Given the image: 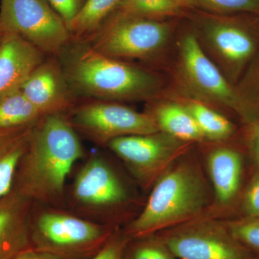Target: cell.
I'll return each mask as SVG.
<instances>
[{
  "label": "cell",
  "instance_id": "603a6c76",
  "mask_svg": "<svg viewBox=\"0 0 259 259\" xmlns=\"http://www.w3.org/2000/svg\"><path fill=\"white\" fill-rule=\"evenodd\" d=\"M116 10L122 14L157 20L180 16L183 11L172 0H121Z\"/></svg>",
  "mask_w": 259,
  "mask_h": 259
},
{
  "label": "cell",
  "instance_id": "83f0119b",
  "mask_svg": "<svg viewBox=\"0 0 259 259\" xmlns=\"http://www.w3.org/2000/svg\"><path fill=\"white\" fill-rule=\"evenodd\" d=\"M88 0H47L58 15L62 18L68 28L79 14Z\"/></svg>",
  "mask_w": 259,
  "mask_h": 259
},
{
  "label": "cell",
  "instance_id": "6da1fadb",
  "mask_svg": "<svg viewBox=\"0 0 259 259\" xmlns=\"http://www.w3.org/2000/svg\"><path fill=\"white\" fill-rule=\"evenodd\" d=\"M83 156L76 130L63 114L44 116L32 129L13 189L32 202H56Z\"/></svg>",
  "mask_w": 259,
  "mask_h": 259
},
{
  "label": "cell",
  "instance_id": "30bf717a",
  "mask_svg": "<svg viewBox=\"0 0 259 259\" xmlns=\"http://www.w3.org/2000/svg\"><path fill=\"white\" fill-rule=\"evenodd\" d=\"M181 63L185 79L192 90L207 100L231 107L238 113L236 88L207 57L192 34L186 35L181 44Z\"/></svg>",
  "mask_w": 259,
  "mask_h": 259
},
{
  "label": "cell",
  "instance_id": "8992f818",
  "mask_svg": "<svg viewBox=\"0 0 259 259\" xmlns=\"http://www.w3.org/2000/svg\"><path fill=\"white\" fill-rule=\"evenodd\" d=\"M0 32L16 34L44 54L57 55L72 40L64 20L44 0H1Z\"/></svg>",
  "mask_w": 259,
  "mask_h": 259
},
{
  "label": "cell",
  "instance_id": "3957f363",
  "mask_svg": "<svg viewBox=\"0 0 259 259\" xmlns=\"http://www.w3.org/2000/svg\"><path fill=\"white\" fill-rule=\"evenodd\" d=\"M207 202V187L200 174L190 163H180L158 180L144 210L130 224L126 234L134 239L179 226L198 215Z\"/></svg>",
  "mask_w": 259,
  "mask_h": 259
},
{
  "label": "cell",
  "instance_id": "7c38bea8",
  "mask_svg": "<svg viewBox=\"0 0 259 259\" xmlns=\"http://www.w3.org/2000/svg\"><path fill=\"white\" fill-rule=\"evenodd\" d=\"M73 197L80 205L98 210L122 203L127 192L111 167L102 158L93 156L76 175Z\"/></svg>",
  "mask_w": 259,
  "mask_h": 259
},
{
  "label": "cell",
  "instance_id": "4fadbf2b",
  "mask_svg": "<svg viewBox=\"0 0 259 259\" xmlns=\"http://www.w3.org/2000/svg\"><path fill=\"white\" fill-rule=\"evenodd\" d=\"M20 90L42 116L63 114L71 107V91L59 61H44Z\"/></svg>",
  "mask_w": 259,
  "mask_h": 259
},
{
  "label": "cell",
  "instance_id": "277c9868",
  "mask_svg": "<svg viewBox=\"0 0 259 259\" xmlns=\"http://www.w3.org/2000/svg\"><path fill=\"white\" fill-rule=\"evenodd\" d=\"M112 234L102 225L54 209L39 213L30 223L32 248L64 259L95 254Z\"/></svg>",
  "mask_w": 259,
  "mask_h": 259
},
{
  "label": "cell",
  "instance_id": "7402d4cb",
  "mask_svg": "<svg viewBox=\"0 0 259 259\" xmlns=\"http://www.w3.org/2000/svg\"><path fill=\"white\" fill-rule=\"evenodd\" d=\"M241 86L236 88L238 114L250 122L259 121V54L248 66Z\"/></svg>",
  "mask_w": 259,
  "mask_h": 259
},
{
  "label": "cell",
  "instance_id": "d6a6232c",
  "mask_svg": "<svg viewBox=\"0 0 259 259\" xmlns=\"http://www.w3.org/2000/svg\"><path fill=\"white\" fill-rule=\"evenodd\" d=\"M3 35H4V34L1 33V32H0V45H1L2 40H3Z\"/></svg>",
  "mask_w": 259,
  "mask_h": 259
},
{
  "label": "cell",
  "instance_id": "2e32d148",
  "mask_svg": "<svg viewBox=\"0 0 259 259\" xmlns=\"http://www.w3.org/2000/svg\"><path fill=\"white\" fill-rule=\"evenodd\" d=\"M208 166L218 200L223 204L231 202L241 185V154L231 148H218L209 155Z\"/></svg>",
  "mask_w": 259,
  "mask_h": 259
},
{
  "label": "cell",
  "instance_id": "4dcf8cb0",
  "mask_svg": "<svg viewBox=\"0 0 259 259\" xmlns=\"http://www.w3.org/2000/svg\"><path fill=\"white\" fill-rule=\"evenodd\" d=\"M12 259H64L57 255L46 253V252L40 251L30 248L25 251L22 252L20 254Z\"/></svg>",
  "mask_w": 259,
  "mask_h": 259
},
{
  "label": "cell",
  "instance_id": "836d02e7",
  "mask_svg": "<svg viewBox=\"0 0 259 259\" xmlns=\"http://www.w3.org/2000/svg\"><path fill=\"white\" fill-rule=\"evenodd\" d=\"M253 259H259V257H254Z\"/></svg>",
  "mask_w": 259,
  "mask_h": 259
},
{
  "label": "cell",
  "instance_id": "484cf974",
  "mask_svg": "<svg viewBox=\"0 0 259 259\" xmlns=\"http://www.w3.org/2000/svg\"><path fill=\"white\" fill-rule=\"evenodd\" d=\"M226 226L238 243L255 257H259V218L234 221Z\"/></svg>",
  "mask_w": 259,
  "mask_h": 259
},
{
  "label": "cell",
  "instance_id": "8fae6325",
  "mask_svg": "<svg viewBox=\"0 0 259 259\" xmlns=\"http://www.w3.org/2000/svg\"><path fill=\"white\" fill-rule=\"evenodd\" d=\"M180 140L158 133L112 139L107 146L141 180L151 178L175 158L182 148Z\"/></svg>",
  "mask_w": 259,
  "mask_h": 259
},
{
  "label": "cell",
  "instance_id": "e0dca14e",
  "mask_svg": "<svg viewBox=\"0 0 259 259\" xmlns=\"http://www.w3.org/2000/svg\"><path fill=\"white\" fill-rule=\"evenodd\" d=\"M35 125L0 130V198L13 190L18 167L28 149Z\"/></svg>",
  "mask_w": 259,
  "mask_h": 259
},
{
  "label": "cell",
  "instance_id": "1f68e13d",
  "mask_svg": "<svg viewBox=\"0 0 259 259\" xmlns=\"http://www.w3.org/2000/svg\"><path fill=\"white\" fill-rule=\"evenodd\" d=\"M181 9H190L195 6L194 0H172Z\"/></svg>",
  "mask_w": 259,
  "mask_h": 259
},
{
  "label": "cell",
  "instance_id": "ac0fdd59",
  "mask_svg": "<svg viewBox=\"0 0 259 259\" xmlns=\"http://www.w3.org/2000/svg\"><path fill=\"white\" fill-rule=\"evenodd\" d=\"M160 131L180 141H199L204 139L197 122L185 106L168 103L157 107L153 116Z\"/></svg>",
  "mask_w": 259,
  "mask_h": 259
},
{
  "label": "cell",
  "instance_id": "52a82bcc",
  "mask_svg": "<svg viewBox=\"0 0 259 259\" xmlns=\"http://www.w3.org/2000/svg\"><path fill=\"white\" fill-rule=\"evenodd\" d=\"M179 259H253L226 226L199 222L177 226L158 236Z\"/></svg>",
  "mask_w": 259,
  "mask_h": 259
},
{
  "label": "cell",
  "instance_id": "9a60e30c",
  "mask_svg": "<svg viewBox=\"0 0 259 259\" xmlns=\"http://www.w3.org/2000/svg\"><path fill=\"white\" fill-rule=\"evenodd\" d=\"M44 56L20 35L4 34L0 45V97L19 90L44 62Z\"/></svg>",
  "mask_w": 259,
  "mask_h": 259
},
{
  "label": "cell",
  "instance_id": "ba28073f",
  "mask_svg": "<svg viewBox=\"0 0 259 259\" xmlns=\"http://www.w3.org/2000/svg\"><path fill=\"white\" fill-rule=\"evenodd\" d=\"M69 121L75 130L99 144H107L122 136L153 134L160 131L153 116L106 101L79 107Z\"/></svg>",
  "mask_w": 259,
  "mask_h": 259
},
{
  "label": "cell",
  "instance_id": "f1b7e54d",
  "mask_svg": "<svg viewBox=\"0 0 259 259\" xmlns=\"http://www.w3.org/2000/svg\"><path fill=\"white\" fill-rule=\"evenodd\" d=\"M244 207L250 218H259V173L253 177L247 189Z\"/></svg>",
  "mask_w": 259,
  "mask_h": 259
},
{
  "label": "cell",
  "instance_id": "5b68a950",
  "mask_svg": "<svg viewBox=\"0 0 259 259\" xmlns=\"http://www.w3.org/2000/svg\"><path fill=\"white\" fill-rule=\"evenodd\" d=\"M171 32L166 22L117 13L84 40L94 50L117 59H145L166 45Z\"/></svg>",
  "mask_w": 259,
  "mask_h": 259
},
{
  "label": "cell",
  "instance_id": "cb8c5ba5",
  "mask_svg": "<svg viewBox=\"0 0 259 259\" xmlns=\"http://www.w3.org/2000/svg\"><path fill=\"white\" fill-rule=\"evenodd\" d=\"M129 241L123 259H177L161 238L154 235Z\"/></svg>",
  "mask_w": 259,
  "mask_h": 259
},
{
  "label": "cell",
  "instance_id": "d6986e66",
  "mask_svg": "<svg viewBox=\"0 0 259 259\" xmlns=\"http://www.w3.org/2000/svg\"><path fill=\"white\" fill-rule=\"evenodd\" d=\"M42 117L20 89L0 97V130L35 125Z\"/></svg>",
  "mask_w": 259,
  "mask_h": 259
},
{
  "label": "cell",
  "instance_id": "5bb4252c",
  "mask_svg": "<svg viewBox=\"0 0 259 259\" xmlns=\"http://www.w3.org/2000/svg\"><path fill=\"white\" fill-rule=\"evenodd\" d=\"M31 199L13 189L0 198V259H12L32 248Z\"/></svg>",
  "mask_w": 259,
  "mask_h": 259
},
{
  "label": "cell",
  "instance_id": "4316f807",
  "mask_svg": "<svg viewBox=\"0 0 259 259\" xmlns=\"http://www.w3.org/2000/svg\"><path fill=\"white\" fill-rule=\"evenodd\" d=\"M131 240L126 233H112L105 244L90 259H123L124 252Z\"/></svg>",
  "mask_w": 259,
  "mask_h": 259
},
{
  "label": "cell",
  "instance_id": "ffe728a7",
  "mask_svg": "<svg viewBox=\"0 0 259 259\" xmlns=\"http://www.w3.org/2000/svg\"><path fill=\"white\" fill-rule=\"evenodd\" d=\"M121 0H88L69 26L73 40H84L103 25Z\"/></svg>",
  "mask_w": 259,
  "mask_h": 259
},
{
  "label": "cell",
  "instance_id": "9c48e42d",
  "mask_svg": "<svg viewBox=\"0 0 259 259\" xmlns=\"http://www.w3.org/2000/svg\"><path fill=\"white\" fill-rule=\"evenodd\" d=\"M204 21L207 40L221 58L229 81L236 82L258 56V23L223 16H212Z\"/></svg>",
  "mask_w": 259,
  "mask_h": 259
},
{
  "label": "cell",
  "instance_id": "7a4b0ae2",
  "mask_svg": "<svg viewBox=\"0 0 259 259\" xmlns=\"http://www.w3.org/2000/svg\"><path fill=\"white\" fill-rule=\"evenodd\" d=\"M59 56L74 95L102 101L139 100L152 97L161 87L154 74L100 54L84 40H71Z\"/></svg>",
  "mask_w": 259,
  "mask_h": 259
},
{
  "label": "cell",
  "instance_id": "d4e9b609",
  "mask_svg": "<svg viewBox=\"0 0 259 259\" xmlns=\"http://www.w3.org/2000/svg\"><path fill=\"white\" fill-rule=\"evenodd\" d=\"M194 3L214 14L245 13L259 16V0H194Z\"/></svg>",
  "mask_w": 259,
  "mask_h": 259
},
{
  "label": "cell",
  "instance_id": "44dd1931",
  "mask_svg": "<svg viewBox=\"0 0 259 259\" xmlns=\"http://www.w3.org/2000/svg\"><path fill=\"white\" fill-rule=\"evenodd\" d=\"M193 116L204 138L213 141L228 139L235 131V125L224 116L202 102L190 100L185 106Z\"/></svg>",
  "mask_w": 259,
  "mask_h": 259
},
{
  "label": "cell",
  "instance_id": "f546056e",
  "mask_svg": "<svg viewBox=\"0 0 259 259\" xmlns=\"http://www.w3.org/2000/svg\"><path fill=\"white\" fill-rule=\"evenodd\" d=\"M249 132L250 151L259 165V121L251 122Z\"/></svg>",
  "mask_w": 259,
  "mask_h": 259
}]
</instances>
